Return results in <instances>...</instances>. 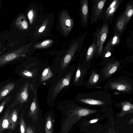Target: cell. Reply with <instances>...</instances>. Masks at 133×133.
I'll list each match as a JSON object with an SVG mask.
<instances>
[{
	"mask_svg": "<svg viewBox=\"0 0 133 133\" xmlns=\"http://www.w3.org/2000/svg\"><path fill=\"white\" fill-rule=\"evenodd\" d=\"M79 100L84 103L91 105H101L104 104V102L102 101L93 99H81Z\"/></svg>",
	"mask_w": 133,
	"mask_h": 133,
	"instance_id": "21",
	"label": "cell"
},
{
	"mask_svg": "<svg viewBox=\"0 0 133 133\" xmlns=\"http://www.w3.org/2000/svg\"><path fill=\"white\" fill-rule=\"evenodd\" d=\"M80 42L76 41L70 46L69 50L64 56L61 63L62 69L65 68L68 64L72 58L78 50L80 45Z\"/></svg>",
	"mask_w": 133,
	"mask_h": 133,
	"instance_id": "4",
	"label": "cell"
},
{
	"mask_svg": "<svg viewBox=\"0 0 133 133\" xmlns=\"http://www.w3.org/2000/svg\"><path fill=\"white\" fill-rule=\"evenodd\" d=\"M25 133H36V132L35 130L31 127L28 125L26 128Z\"/></svg>",
	"mask_w": 133,
	"mask_h": 133,
	"instance_id": "30",
	"label": "cell"
},
{
	"mask_svg": "<svg viewBox=\"0 0 133 133\" xmlns=\"http://www.w3.org/2000/svg\"><path fill=\"white\" fill-rule=\"evenodd\" d=\"M126 25L124 12L119 17L116 23L117 31L119 35L122 32Z\"/></svg>",
	"mask_w": 133,
	"mask_h": 133,
	"instance_id": "15",
	"label": "cell"
},
{
	"mask_svg": "<svg viewBox=\"0 0 133 133\" xmlns=\"http://www.w3.org/2000/svg\"><path fill=\"white\" fill-rule=\"evenodd\" d=\"M45 27L44 26H43L41 27L40 29L39 30V32H42L44 29H45Z\"/></svg>",
	"mask_w": 133,
	"mask_h": 133,
	"instance_id": "35",
	"label": "cell"
},
{
	"mask_svg": "<svg viewBox=\"0 0 133 133\" xmlns=\"http://www.w3.org/2000/svg\"><path fill=\"white\" fill-rule=\"evenodd\" d=\"M15 86L14 83H10L1 88L0 91V101L3 99L13 90Z\"/></svg>",
	"mask_w": 133,
	"mask_h": 133,
	"instance_id": "14",
	"label": "cell"
},
{
	"mask_svg": "<svg viewBox=\"0 0 133 133\" xmlns=\"http://www.w3.org/2000/svg\"><path fill=\"white\" fill-rule=\"evenodd\" d=\"M88 1L81 0L80 1V12L82 25L87 26L89 17Z\"/></svg>",
	"mask_w": 133,
	"mask_h": 133,
	"instance_id": "7",
	"label": "cell"
},
{
	"mask_svg": "<svg viewBox=\"0 0 133 133\" xmlns=\"http://www.w3.org/2000/svg\"><path fill=\"white\" fill-rule=\"evenodd\" d=\"M21 74L23 76L28 78H32L34 76L32 72L27 70H24L22 71Z\"/></svg>",
	"mask_w": 133,
	"mask_h": 133,
	"instance_id": "27",
	"label": "cell"
},
{
	"mask_svg": "<svg viewBox=\"0 0 133 133\" xmlns=\"http://www.w3.org/2000/svg\"><path fill=\"white\" fill-rule=\"evenodd\" d=\"M29 83L26 82L20 88L17 94L15 99L10 105L9 108L12 110L14 107L19 104L21 108L23 103L27 102L29 97L28 87Z\"/></svg>",
	"mask_w": 133,
	"mask_h": 133,
	"instance_id": "1",
	"label": "cell"
},
{
	"mask_svg": "<svg viewBox=\"0 0 133 133\" xmlns=\"http://www.w3.org/2000/svg\"><path fill=\"white\" fill-rule=\"evenodd\" d=\"M22 26L23 28L25 29H26L28 27V23L27 22L25 21H24L22 23Z\"/></svg>",
	"mask_w": 133,
	"mask_h": 133,
	"instance_id": "31",
	"label": "cell"
},
{
	"mask_svg": "<svg viewBox=\"0 0 133 133\" xmlns=\"http://www.w3.org/2000/svg\"><path fill=\"white\" fill-rule=\"evenodd\" d=\"M126 24L130 20L133 15V4L129 3L126 6V9L124 12Z\"/></svg>",
	"mask_w": 133,
	"mask_h": 133,
	"instance_id": "17",
	"label": "cell"
},
{
	"mask_svg": "<svg viewBox=\"0 0 133 133\" xmlns=\"http://www.w3.org/2000/svg\"><path fill=\"white\" fill-rule=\"evenodd\" d=\"M19 133H25L26 124L24 119V112H22L20 115L19 120Z\"/></svg>",
	"mask_w": 133,
	"mask_h": 133,
	"instance_id": "23",
	"label": "cell"
},
{
	"mask_svg": "<svg viewBox=\"0 0 133 133\" xmlns=\"http://www.w3.org/2000/svg\"><path fill=\"white\" fill-rule=\"evenodd\" d=\"M39 107L37 96H35L32 99L28 115L30 117L33 122L36 123L38 119Z\"/></svg>",
	"mask_w": 133,
	"mask_h": 133,
	"instance_id": "8",
	"label": "cell"
},
{
	"mask_svg": "<svg viewBox=\"0 0 133 133\" xmlns=\"http://www.w3.org/2000/svg\"><path fill=\"white\" fill-rule=\"evenodd\" d=\"M128 124H133V118L130 119L128 122Z\"/></svg>",
	"mask_w": 133,
	"mask_h": 133,
	"instance_id": "37",
	"label": "cell"
},
{
	"mask_svg": "<svg viewBox=\"0 0 133 133\" xmlns=\"http://www.w3.org/2000/svg\"><path fill=\"white\" fill-rule=\"evenodd\" d=\"M9 107H8L3 115L0 119V132L5 130L10 129L9 117L11 111Z\"/></svg>",
	"mask_w": 133,
	"mask_h": 133,
	"instance_id": "9",
	"label": "cell"
},
{
	"mask_svg": "<svg viewBox=\"0 0 133 133\" xmlns=\"http://www.w3.org/2000/svg\"><path fill=\"white\" fill-rule=\"evenodd\" d=\"M119 65L118 61L109 63L104 69L103 74L105 77H108L114 73L117 70Z\"/></svg>",
	"mask_w": 133,
	"mask_h": 133,
	"instance_id": "12",
	"label": "cell"
},
{
	"mask_svg": "<svg viewBox=\"0 0 133 133\" xmlns=\"http://www.w3.org/2000/svg\"><path fill=\"white\" fill-rule=\"evenodd\" d=\"M112 90H116L119 91L126 92L131 89V87L129 84L122 82H112L110 84Z\"/></svg>",
	"mask_w": 133,
	"mask_h": 133,
	"instance_id": "10",
	"label": "cell"
},
{
	"mask_svg": "<svg viewBox=\"0 0 133 133\" xmlns=\"http://www.w3.org/2000/svg\"><path fill=\"white\" fill-rule=\"evenodd\" d=\"M11 96H10L5 98L0 105V114H1L6 103L11 99Z\"/></svg>",
	"mask_w": 133,
	"mask_h": 133,
	"instance_id": "25",
	"label": "cell"
},
{
	"mask_svg": "<svg viewBox=\"0 0 133 133\" xmlns=\"http://www.w3.org/2000/svg\"><path fill=\"white\" fill-rule=\"evenodd\" d=\"M120 2L119 1L109 11L107 14L106 15L107 18H109L113 16L118 7Z\"/></svg>",
	"mask_w": 133,
	"mask_h": 133,
	"instance_id": "26",
	"label": "cell"
},
{
	"mask_svg": "<svg viewBox=\"0 0 133 133\" xmlns=\"http://www.w3.org/2000/svg\"><path fill=\"white\" fill-rule=\"evenodd\" d=\"M0 133H4V132H3V131H2V132H0Z\"/></svg>",
	"mask_w": 133,
	"mask_h": 133,
	"instance_id": "38",
	"label": "cell"
},
{
	"mask_svg": "<svg viewBox=\"0 0 133 133\" xmlns=\"http://www.w3.org/2000/svg\"><path fill=\"white\" fill-rule=\"evenodd\" d=\"M49 43V41H48L46 40L43 42L41 44L43 46H45L48 45Z\"/></svg>",
	"mask_w": 133,
	"mask_h": 133,
	"instance_id": "33",
	"label": "cell"
},
{
	"mask_svg": "<svg viewBox=\"0 0 133 133\" xmlns=\"http://www.w3.org/2000/svg\"><path fill=\"white\" fill-rule=\"evenodd\" d=\"M60 22L62 29L64 35H68L72 30L74 22L68 13L65 10L61 14Z\"/></svg>",
	"mask_w": 133,
	"mask_h": 133,
	"instance_id": "3",
	"label": "cell"
},
{
	"mask_svg": "<svg viewBox=\"0 0 133 133\" xmlns=\"http://www.w3.org/2000/svg\"><path fill=\"white\" fill-rule=\"evenodd\" d=\"M111 55V52L109 51H107L105 55V57H107L110 56Z\"/></svg>",
	"mask_w": 133,
	"mask_h": 133,
	"instance_id": "34",
	"label": "cell"
},
{
	"mask_svg": "<svg viewBox=\"0 0 133 133\" xmlns=\"http://www.w3.org/2000/svg\"><path fill=\"white\" fill-rule=\"evenodd\" d=\"M122 110L118 114V116L121 117L129 114L133 113V104L130 102H125L122 103L121 104Z\"/></svg>",
	"mask_w": 133,
	"mask_h": 133,
	"instance_id": "13",
	"label": "cell"
},
{
	"mask_svg": "<svg viewBox=\"0 0 133 133\" xmlns=\"http://www.w3.org/2000/svg\"><path fill=\"white\" fill-rule=\"evenodd\" d=\"M108 32V25L104 24L97 33V51L99 54L103 51V44L106 39Z\"/></svg>",
	"mask_w": 133,
	"mask_h": 133,
	"instance_id": "2",
	"label": "cell"
},
{
	"mask_svg": "<svg viewBox=\"0 0 133 133\" xmlns=\"http://www.w3.org/2000/svg\"><path fill=\"white\" fill-rule=\"evenodd\" d=\"M33 11H30L28 13V16L29 18L31 19L33 17Z\"/></svg>",
	"mask_w": 133,
	"mask_h": 133,
	"instance_id": "32",
	"label": "cell"
},
{
	"mask_svg": "<svg viewBox=\"0 0 133 133\" xmlns=\"http://www.w3.org/2000/svg\"><path fill=\"white\" fill-rule=\"evenodd\" d=\"M53 75V74L50 68L48 66L45 68L42 73L41 81L43 82L45 81L51 77Z\"/></svg>",
	"mask_w": 133,
	"mask_h": 133,
	"instance_id": "19",
	"label": "cell"
},
{
	"mask_svg": "<svg viewBox=\"0 0 133 133\" xmlns=\"http://www.w3.org/2000/svg\"><path fill=\"white\" fill-rule=\"evenodd\" d=\"M19 109H15L10 113L9 117L10 129L14 130L17 126L18 124V113Z\"/></svg>",
	"mask_w": 133,
	"mask_h": 133,
	"instance_id": "11",
	"label": "cell"
},
{
	"mask_svg": "<svg viewBox=\"0 0 133 133\" xmlns=\"http://www.w3.org/2000/svg\"><path fill=\"white\" fill-rule=\"evenodd\" d=\"M71 76L72 74L70 72L58 81L53 90V97H56L64 88L69 85Z\"/></svg>",
	"mask_w": 133,
	"mask_h": 133,
	"instance_id": "6",
	"label": "cell"
},
{
	"mask_svg": "<svg viewBox=\"0 0 133 133\" xmlns=\"http://www.w3.org/2000/svg\"><path fill=\"white\" fill-rule=\"evenodd\" d=\"M96 40H94L93 42L89 47L86 54V59L87 61H89L93 55L97 50Z\"/></svg>",
	"mask_w": 133,
	"mask_h": 133,
	"instance_id": "16",
	"label": "cell"
},
{
	"mask_svg": "<svg viewBox=\"0 0 133 133\" xmlns=\"http://www.w3.org/2000/svg\"><path fill=\"white\" fill-rule=\"evenodd\" d=\"M81 75V71L79 68H78L77 71L75 78L74 82L75 83L77 82L79 78Z\"/></svg>",
	"mask_w": 133,
	"mask_h": 133,
	"instance_id": "29",
	"label": "cell"
},
{
	"mask_svg": "<svg viewBox=\"0 0 133 133\" xmlns=\"http://www.w3.org/2000/svg\"><path fill=\"white\" fill-rule=\"evenodd\" d=\"M119 2V1L118 0H114L113 1L106 10L105 13L106 15L107 14L109 11L115 6Z\"/></svg>",
	"mask_w": 133,
	"mask_h": 133,
	"instance_id": "28",
	"label": "cell"
},
{
	"mask_svg": "<svg viewBox=\"0 0 133 133\" xmlns=\"http://www.w3.org/2000/svg\"><path fill=\"white\" fill-rule=\"evenodd\" d=\"M98 119H94L91 120V121H90V122L91 123H94L98 121Z\"/></svg>",
	"mask_w": 133,
	"mask_h": 133,
	"instance_id": "36",
	"label": "cell"
},
{
	"mask_svg": "<svg viewBox=\"0 0 133 133\" xmlns=\"http://www.w3.org/2000/svg\"><path fill=\"white\" fill-rule=\"evenodd\" d=\"M9 133H11V131H10Z\"/></svg>",
	"mask_w": 133,
	"mask_h": 133,
	"instance_id": "39",
	"label": "cell"
},
{
	"mask_svg": "<svg viewBox=\"0 0 133 133\" xmlns=\"http://www.w3.org/2000/svg\"><path fill=\"white\" fill-rule=\"evenodd\" d=\"M75 110L78 115L81 117L86 116L95 112L96 110H91L86 108H78Z\"/></svg>",
	"mask_w": 133,
	"mask_h": 133,
	"instance_id": "22",
	"label": "cell"
},
{
	"mask_svg": "<svg viewBox=\"0 0 133 133\" xmlns=\"http://www.w3.org/2000/svg\"><path fill=\"white\" fill-rule=\"evenodd\" d=\"M119 37L117 34H116L108 43L104 47V51L108 50L111 46L115 45L118 44L119 42Z\"/></svg>",
	"mask_w": 133,
	"mask_h": 133,
	"instance_id": "20",
	"label": "cell"
},
{
	"mask_svg": "<svg viewBox=\"0 0 133 133\" xmlns=\"http://www.w3.org/2000/svg\"><path fill=\"white\" fill-rule=\"evenodd\" d=\"M106 1V0H98L94 3L91 10L90 24L97 22Z\"/></svg>",
	"mask_w": 133,
	"mask_h": 133,
	"instance_id": "5",
	"label": "cell"
},
{
	"mask_svg": "<svg viewBox=\"0 0 133 133\" xmlns=\"http://www.w3.org/2000/svg\"><path fill=\"white\" fill-rule=\"evenodd\" d=\"M45 133H53L52 119L50 115L47 116L45 123Z\"/></svg>",
	"mask_w": 133,
	"mask_h": 133,
	"instance_id": "18",
	"label": "cell"
},
{
	"mask_svg": "<svg viewBox=\"0 0 133 133\" xmlns=\"http://www.w3.org/2000/svg\"><path fill=\"white\" fill-rule=\"evenodd\" d=\"M99 78V75L96 72H93L90 77L88 83L91 85L97 83Z\"/></svg>",
	"mask_w": 133,
	"mask_h": 133,
	"instance_id": "24",
	"label": "cell"
}]
</instances>
